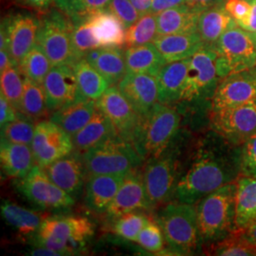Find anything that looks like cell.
Instances as JSON below:
<instances>
[{
	"instance_id": "cell-1",
	"label": "cell",
	"mask_w": 256,
	"mask_h": 256,
	"mask_svg": "<svg viewBox=\"0 0 256 256\" xmlns=\"http://www.w3.org/2000/svg\"><path fill=\"white\" fill-rule=\"evenodd\" d=\"M220 136L202 147L187 172L178 180L174 198L194 204L220 187L236 182L241 174L240 148Z\"/></svg>"
},
{
	"instance_id": "cell-2",
	"label": "cell",
	"mask_w": 256,
	"mask_h": 256,
	"mask_svg": "<svg viewBox=\"0 0 256 256\" xmlns=\"http://www.w3.org/2000/svg\"><path fill=\"white\" fill-rule=\"evenodd\" d=\"M236 182L226 184L198 203L196 209L200 243L214 244L236 230Z\"/></svg>"
},
{
	"instance_id": "cell-3",
	"label": "cell",
	"mask_w": 256,
	"mask_h": 256,
	"mask_svg": "<svg viewBox=\"0 0 256 256\" xmlns=\"http://www.w3.org/2000/svg\"><path fill=\"white\" fill-rule=\"evenodd\" d=\"M180 124V114L172 104L156 102L146 115L140 116L131 138L144 160L162 155L176 137Z\"/></svg>"
},
{
	"instance_id": "cell-4",
	"label": "cell",
	"mask_w": 256,
	"mask_h": 256,
	"mask_svg": "<svg viewBox=\"0 0 256 256\" xmlns=\"http://www.w3.org/2000/svg\"><path fill=\"white\" fill-rule=\"evenodd\" d=\"M94 236V225L84 216H46L36 236L34 246L50 248L58 256H72L81 250Z\"/></svg>"
},
{
	"instance_id": "cell-5",
	"label": "cell",
	"mask_w": 256,
	"mask_h": 256,
	"mask_svg": "<svg viewBox=\"0 0 256 256\" xmlns=\"http://www.w3.org/2000/svg\"><path fill=\"white\" fill-rule=\"evenodd\" d=\"M164 236L168 252L174 254H192L200 244L196 209L192 204L169 202L158 218Z\"/></svg>"
},
{
	"instance_id": "cell-6",
	"label": "cell",
	"mask_w": 256,
	"mask_h": 256,
	"mask_svg": "<svg viewBox=\"0 0 256 256\" xmlns=\"http://www.w3.org/2000/svg\"><path fill=\"white\" fill-rule=\"evenodd\" d=\"M86 173L92 174H128L136 170L144 158L134 144L120 136L111 138L82 154Z\"/></svg>"
},
{
	"instance_id": "cell-7",
	"label": "cell",
	"mask_w": 256,
	"mask_h": 256,
	"mask_svg": "<svg viewBox=\"0 0 256 256\" xmlns=\"http://www.w3.org/2000/svg\"><path fill=\"white\" fill-rule=\"evenodd\" d=\"M36 43L42 48L52 66H74L79 59L72 44V22L64 12L54 8L40 14Z\"/></svg>"
},
{
	"instance_id": "cell-8",
	"label": "cell",
	"mask_w": 256,
	"mask_h": 256,
	"mask_svg": "<svg viewBox=\"0 0 256 256\" xmlns=\"http://www.w3.org/2000/svg\"><path fill=\"white\" fill-rule=\"evenodd\" d=\"M218 54L220 78L256 66V43L250 32L238 25L228 28L212 46Z\"/></svg>"
},
{
	"instance_id": "cell-9",
	"label": "cell",
	"mask_w": 256,
	"mask_h": 256,
	"mask_svg": "<svg viewBox=\"0 0 256 256\" xmlns=\"http://www.w3.org/2000/svg\"><path fill=\"white\" fill-rule=\"evenodd\" d=\"M218 54L204 46L190 58L182 101L188 102L212 100L221 78L216 68Z\"/></svg>"
},
{
	"instance_id": "cell-10",
	"label": "cell",
	"mask_w": 256,
	"mask_h": 256,
	"mask_svg": "<svg viewBox=\"0 0 256 256\" xmlns=\"http://www.w3.org/2000/svg\"><path fill=\"white\" fill-rule=\"evenodd\" d=\"M142 180L150 209L169 202L178 182V160L169 149L162 155L147 160Z\"/></svg>"
},
{
	"instance_id": "cell-11",
	"label": "cell",
	"mask_w": 256,
	"mask_h": 256,
	"mask_svg": "<svg viewBox=\"0 0 256 256\" xmlns=\"http://www.w3.org/2000/svg\"><path fill=\"white\" fill-rule=\"evenodd\" d=\"M16 186L28 202L42 210H66L75 204L74 198L58 187L38 164L25 178L18 180Z\"/></svg>"
},
{
	"instance_id": "cell-12",
	"label": "cell",
	"mask_w": 256,
	"mask_h": 256,
	"mask_svg": "<svg viewBox=\"0 0 256 256\" xmlns=\"http://www.w3.org/2000/svg\"><path fill=\"white\" fill-rule=\"evenodd\" d=\"M210 126L230 144L239 146L256 135V102L212 110Z\"/></svg>"
},
{
	"instance_id": "cell-13",
	"label": "cell",
	"mask_w": 256,
	"mask_h": 256,
	"mask_svg": "<svg viewBox=\"0 0 256 256\" xmlns=\"http://www.w3.org/2000/svg\"><path fill=\"white\" fill-rule=\"evenodd\" d=\"M36 164L45 168L74 151L72 136L52 120H41L36 126L30 144Z\"/></svg>"
},
{
	"instance_id": "cell-14",
	"label": "cell",
	"mask_w": 256,
	"mask_h": 256,
	"mask_svg": "<svg viewBox=\"0 0 256 256\" xmlns=\"http://www.w3.org/2000/svg\"><path fill=\"white\" fill-rule=\"evenodd\" d=\"M256 102V66L221 79L212 99V110Z\"/></svg>"
},
{
	"instance_id": "cell-15",
	"label": "cell",
	"mask_w": 256,
	"mask_h": 256,
	"mask_svg": "<svg viewBox=\"0 0 256 256\" xmlns=\"http://www.w3.org/2000/svg\"><path fill=\"white\" fill-rule=\"evenodd\" d=\"M2 22L6 27L10 58L14 64L19 66L22 59L36 44L40 18L25 12L5 16Z\"/></svg>"
},
{
	"instance_id": "cell-16",
	"label": "cell",
	"mask_w": 256,
	"mask_h": 256,
	"mask_svg": "<svg viewBox=\"0 0 256 256\" xmlns=\"http://www.w3.org/2000/svg\"><path fill=\"white\" fill-rule=\"evenodd\" d=\"M116 128L120 137L131 142L140 116L116 86H110L96 101Z\"/></svg>"
},
{
	"instance_id": "cell-17",
	"label": "cell",
	"mask_w": 256,
	"mask_h": 256,
	"mask_svg": "<svg viewBox=\"0 0 256 256\" xmlns=\"http://www.w3.org/2000/svg\"><path fill=\"white\" fill-rule=\"evenodd\" d=\"M43 86L48 111L54 112L77 99V80L74 66H52L46 74Z\"/></svg>"
},
{
	"instance_id": "cell-18",
	"label": "cell",
	"mask_w": 256,
	"mask_h": 256,
	"mask_svg": "<svg viewBox=\"0 0 256 256\" xmlns=\"http://www.w3.org/2000/svg\"><path fill=\"white\" fill-rule=\"evenodd\" d=\"M44 169L50 178L74 200L81 194L88 173L80 152L75 150Z\"/></svg>"
},
{
	"instance_id": "cell-19",
	"label": "cell",
	"mask_w": 256,
	"mask_h": 256,
	"mask_svg": "<svg viewBox=\"0 0 256 256\" xmlns=\"http://www.w3.org/2000/svg\"><path fill=\"white\" fill-rule=\"evenodd\" d=\"M118 88L140 116H144L158 102L156 78L146 74L128 72Z\"/></svg>"
},
{
	"instance_id": "cell-20",
	"label": "cell",
	"mask_w": 256,
	"mask_h": 256,
	"mask_svg": "<svg viewBox=\"0 0 256 256\" xmlns=\"http://www.w3.org/2000/svg\"><path fill=\"white\" fill-rule=\"evenodd\" d=\"M144 209H150V205L147 202L142 174L134 170L124 176L119 191L106 210V216L114 220L124 214Z\"/></svg>"
},
{
	"instance_id": "cell-21",
	"label": "cell",
	"mask_w": 256,
	"mask_h": 256,
	"mask_svg": "<svg viewBox=\"0 0 256 256\" xmlns=\"http://www.w3.org/2000/svg\"><path fill=\"white\" fill-rule=\"evenodd\" d=\"M124 178V174H92L86 185L84 203L88 209L106 212Z\"/></svg>"
},
{
	"instance_id": "cell-22",
	"label": "cell",
	"mask_w": 256,
	"mask_h": 256,
	"mask_svg": "<svg viewBox=\"0 0 256 256\" xmlns=\"http://www.w3.org/2000/svg\"><path fill=\"white\" fill-rule=\"evenodd\" d=\"M202 10V8L189 3L165 10L156 14L158 34L168 36L198 32V23Z\"/></svg>"
},
{
	"instance_id": "cell-23",
	"label": "cell",
	"mask_w": 256,
	"mask_h": 256,
	"mask_svg": "<svg viewBox=\"0 0 256 256\" xmlns=\"http://www.w3.org/2000/svg\"><path fill=\"white\" fill-rule=\"evenodd\" d=\"M189 63L190 58L170 62L160 70L156 76L160 102L173 104L176 102L182 101Z\"/></svg>"
},
{
	"instance_id": "cell-24",
	"label": "cell",
	"mask_w": 256,
	"mask_h": 256,
	"mask_svg": "<svg viewBox=\"0 0 256 256\" xmlns=\"http://www.w3.org/2000/svg\"><path fill=\"white\" fill-rule=\"evenodd\" d=\"M84 58L108 81L110 86L119 84L128 74L126 52L122 48L101 46L90 52Z\"/></svg>"
},
{
	"instance_id": "cell-25",
	"label": "cell",
	"mask_w": 256,
	"mask_h": 256,
	"mask_svg": "<svg viewBox=\"0 0 256 256\" xmlns=\"http://www.w3.org/2000/svg\"><path fill=\"white\" fill-rule=\"evenodd\" d=\"M34 162L30 146L14 144L1 138L0 164L6 176L16 180L23 178L32 171Z\"/></svg>"
},
{
	"instance_id": "cell-26",
	"label": "cell",
	"mask_w": 256,
	"mask_h": 256,
	"mask_svg": "<svg viewBox=\"0 0 256 256\" xmlns=\"http://www.w3.org/2000/svg\"><path fill=\"white\" fill-rule=\"evenodd\" d=\"M153 43L167 63L191 58L205 46L198 32L158 36Z\"/></svg>"
},
{
	"instance_id": "cell-27",
	"label": "cell",
	"mask_w": 256,
	"mask_h": 256,
	"mask_svg": "<svg viewBox=\"0 0 256 256\" xmlns=\"http://www.w3.org/2000/svg\"><path fill=\"white\" fill-rule=\"evenodd\" d=\"M118 132L110 118L97 108L92 120L72 136L74 149L84 153L88 149L111 138L117 137Z\"/></svg>"
},
{
	"instance_id": "cell-28",
	"label": "cell",
	"mask_w": 256,
	"mask_h": 256,
	"mask_svg": "<svg viewBox=\"0 0 256 256\" xmlns=\"http://www.w3.org/2000/svg\"><path fill=\"white\" fill-rule=\"evenodd\" d=\"M96 110L97 104L95 100L77 99L55 110L50 116V120L72 136L92 120Z\"/></svg>"
},
{
	"instance_id": "cell-29",
	"label": "cell",
	"mask_w": 256,
	"mask_h": 256,
	"mask_svg": "<svg viewBox=\"0 0 256 256\" xmlns=\"http://www.w3.org/2000/svg\"><path fill=\"white\" fill-rule=\"evenodd\" d=\"M88 19L101 46L122 48L126 45V28L108 10L95 12Z\"/></svg>"
},
{
	"instance_id": "cell-30",
	"label": "cell",
	"mask_w": 256,
	"mask_h": 256,
	"mask_svg": "<svg viewBox=\"0 0 256 256\" xmlns=\"http://www.w3.org/2000/svg\"><path fill=\"white\" fill-rule=\"evenodd\" d=\"M238 25L224 8V5L203 10L198 18V32L204 45L214 46L221 36L230 27Z\"/></svg>"
},
{
	"instance_id": "cell-31",
	"label": "cell",
	"mask_w": 256,
	"mask_h": 256,
	"mask_svg": "<svg viewBox=\"0 0 256 256\" xmlns=\"http://www.w3.org/2000/svg\"><path fill=\"white\" fill-rule=\"evenodd\" d=\"M126 63L128 72L150 74L156 77L167 61L152 42L128 48L126 50Z\"/></svg>"
},
{
	"instance_id": "cell-32",
	"label": "cell",
	"mask_w": 256,
	"mask_h": 256,
	"mask_svg": "<svg viewBox=\"0 0 256 256\" xmlns=\"http://www.w3.org/2000/svg\"><path fill=\"white\" fill-rule=\"evenodd\" d=\"M236 196V226L243 230L256 220V176L238 178Z\"/></svg>"
},
{
	"instance_id": "cell-33",
	"label": "cell",
	"mask_w": 256,
	"mask_h": 256,
	"mask_svg": "<svg viewBox=\"0 0 256 256\" xmlns=\"http://www.w3.org/2000/svg\"><path fill=\"white\" fill-rule=\"evenodd\" d=\"M74 68L78 88L77 99L97 101L110 88L108 81L96 70L86 58L79 60Z\"/></svg>"
},
{
	"instance_id": "cell-34",
	"label": "cell",
	"mask_w": 256,
	"mask_h": 256,
	"mask_svg": "<svg viewBox=\"0 0 256 256\" xmlns=\"http://www.w3.org/2000/svg\"><path fill=\"white\" fill-rule=\"evenodd\" d=\"M1 216L20 236L34 238L45 218L32 210H28L16 203L4 202L1 205Z\"/></svg>"
},
{
	"instance_id": "cell-35",
	"label": "cell",
	"mask_w": 256,
	"mask_h": 256,
	"mask_svg": "<svg viewBox=\"0 0 256 256\" xmlns=\"http://www.w3.org/2000/svg\"><path fill=\"white\" fill-rule=\"evenodd\" d=\"M18 112L32 122L46 117L50 111L46 106V93L43 84L25 77Z\"/></svg>"
},
{
	"instance_id": "cell-36",
	"label": "cell",
	"mask_w": 256,
	"mask_h": 256,
	"mask_svg": "<svg viewBox=\"0 0 256 256\" xmlns=\"http://www.w3.org/2000/svg\"><path fill=\"white\" fill-rule=\"evenodd\" d=\"M18 66L24 77L43 84L52 64L42 48L36 43L22 59Z\"/></svg>"
},
{
	"instance_id": "cell-37",
	"label": "cell",
	"mask_w": 256,
	"mask_h": 256,
	"mask_svg": "<svg viewBox=\"0 0 256 256\" xmlns=\"http://www.w3.org/2000/svg\"><path fill=\"white\" fill-rule=\"evenodd\" d=\"M158 36L156 14L149 12L140 16L136 23L126 28V45L128 48L146 45L152 43Z\"/></svg>"
},
{
	"instance_id": "cell-38",
	"label": "cell",
	"mask_w": 256,
	"mask_h": 256,
	"mask_svg": "<svg viewBox=\"0 0 256 256\" xmlns=\"http://www.w3.org/2000/svg\"><path fill=\"white\" fill-rule=\"evenodd\" d=\"M110 0H55L54 7L76 22L108 8Z\"/></svg>"
},
{
	"instance_id": "cell-39",
	"label": "cell",
	"mask_w": 256,
	"mask_h": 256,
	"mask_svg": "<svg viewBox=\"0 0 256 256\" xmlns=\"http://www.w3.org/2000/svg\"><path fill=\"white\" fill-rule=\"evenodd\" d=\"M1 94L7 101L18 111L24 88V75L18 66L12 64L4 72H0Z\"/></svg>"
},
{
	"instance_id": "cell-40",
	"label": "cell",
	"mask_w": 256,
	"mask_h": 256,
	"mask_svg": "<svg viewBox=\"0 0 256 256\" xmlns=\"http://www.w3.org/2000/svg\"><path fill=\"white\" fill-rule=\"evenodd\" d=\"M72 44L78 59L81 60L95 48H101L100 43L94 36L92 25L88 18L72 22Z\"/></svg>"
},
{
	"instance_id": "cell-41",
	"label": "cell",
	"mask_w": 256,
	"mask_h": 256,
	"mask_svg": "<svg viewBox=\"0 0 256 256\" xmlns=\"http://www.w3.org/2000/svg\"><path fill=\"white\" fill-rule=\"evenodd\" d=\"M149 221L146 216L138 212H131L114 220L112 232L122 239L136 241L138 234Z\"/></svg>"
},
{
	"instance_id": "cell-42",
	"label": "cell",
	"mask_w": 256,
	"mask_h": 256,
	"mask_svg": "<svg viewBox=\"0 0 256 256\" xmlns=\"http://www.w3.org/2000/svg\"><path fill=\"white\" fill-rule=\"evenodd\" d=\"M240 230H236L227 238L214 244V254L225 256H256V248L243 238Z\"/></svg>"
},
{
	"instance_id": "cell-43",
	"label": "cell",
	"mask_w": 256,
	"mask_h": 256,
	"mask_svg": "<svg viewBox=\"0 0 256 256\" xmlns=\"http://www.w3.org/2000/svg\"><path fill=\"white\" fill-rule=\"evenodd\" d=\"M32 122L23 115L20 118L18 117L14 120L1 126V138L14 144L30 146L36 132V126Z\"/></svg>"
},
{
	"instance_id": "cell-44",
	"label": "cell",
	"mask_w": 256,
	"mask_h": 256,
	"mask_svg": "<svg viewBox=\"0 0 256 256\" xmlns=\"http://www.w3.org/2000/svg\"><path fill=\"white\" fill-rule=\"evenodd\" d=\"M136 241L140 247L150 252L158 254L164 250V236L158 222L150 220L140 230Z\"/></svg>"
},
{
	"instance_id": "cell-45",
	"label": "cell",
	"mask_w": 256,
	"mask_h": 256,
	"mask_svg": "<svg viewBox=\"0 0 256 256\" xmlns=\"http://www.w3.org/2000/svg\"><path fill=\"white\" fill-rule=\"evenodd\" d=\"M106 9L115 14L126 28L131 27L140 18L130 0H110Z\"/></svg>"
},
{
	"instance_id": "cell-46",
	"label": "cell",
	"mask_w": 256,
	"mask_h": 256,
	"mask_svg": "<svg viewBox=\"0 0 256 256\" xmlns=\"http://www.w3.org/2000/svg\"><path fill=\"white\" fill-rule=\"evenodd\" d=\"M241 174L256 176V135L250 138L240 148Z\"/></svg>"
},
{
	"instance_id": "cell-47",
	"label": "cell",
	"mask_w": 256,
	"mask_h": 256,
	"mask_svg": "<svg viewBox=\"0 0 256 256\" xmlns=\"http://www.w3.org/2000/svg\"><path fill=\"white\" fill-rule=\"evenodd\" d=\"M224 8L238 26L243 28L250 14L252 3L250 0H226Z\"/></svg>"
},
{
	"instance_id": "cell-48",
	"label": "cell",
	"mask_w": 256,
	"mask_h": 256,
	"mask_svg": "<svg viewBox=\"0 0 256 256\" xmlns=\"http://www.w3.org/2000/svg\"><path fill=\"white\" fill-rule=\"evenodd\" d=\"M18 110H16L7 99L1 94L0 95V126H3L10 122L18 118Z\"/></svg>"
},
{
	"instance_id": "cell-49",
	"label": "cell",
	"mask_w": 256,
	"mask_h": 256,
	"mask_svg": "<svg viewBox=\"0 0 256 256\" xmlns=\"http://www.w3.org/2000/svg\"><path fill=\"white\" fill-rule=\"evenodd\" d=\"M16 2L23 7L34 10L39 14H42L54 6L55 0H16Z\"/></svg>"
},
{
	"instance_id": "cell-50",
	"label": "cell",
	"mask_w": 256,
	"mask_h": 256,
	"mask_svg": "<svg viewBox=\"0 0 256 256\" xmlns=\"http://www.w3.org/2000/svg\"><path fill=\"white\" fill-rule=\"evenodd\" d=\"M187 3H189V0H153L151 12L158 14L165 10L174 8Z\"/></svg>"
},
{
	"instance_id": "cell-51",
	"label": "cell",
	"mask_w": 256,
	"mask_h": 256,
	"mask_svg": "<svg viewBox=\"0 0 256 256\" xmlns=\"http://www.w3.org/2000/svg\"><path fill=\"white\" fill-rule=\"evenodd\" d=\"M252 3V12L248 16V19L246 22V24L243 26L242 28L246 30L250 34H256V0H250Z\"/></svg>"
},
{
	"instance_id": "cell-52",
	"label": "cell",
	"mask_w": 256,
	"mask_h": 256,
	"mask_svg": "<svg viewBox=\"0 0 256 256\" xmlns=\"http://www.w3.org/2000/svg\"><path fill=\"white\" fill-rule=\"evenodd\" d=\"M140 16L151 12L153 0H130Z\"/></svg>"
},
{
	"instance_id": "cell-53",
	"label": "cell",
	"mask_w": 256,
	"mask_h": 256,
	"mask_svg": "<svg viewBox=\"0 0 256 256\" xmlns=\"http://www.w3.org/2000/svg\"><path fill=\"white\" fill-rule=\"evenodd\" d=\"M243 238L247 240L250 244L256 248V220L250 226L243 230H240Z\"/></svg>"
},
{
	"instance_id": "cell-54",
	"label": "cell",
	"mask_w": 256,
	"mask_h": 256,
	"mask_svg": "<svg viewBox=\"0 0 256 256\" xmlns=\"http://www.w3.org/2000/svg\"><path fill=\"white\" fill-rule=\"evenodd\" d=\"M226 0H189V4L198 6L203 10L224 5Z\"/></svg>"
},
{
	"instance_id": "cell-55",
	"label": "cell",
	"mask_w": 256,
	"mask_h": 256,
	"mask_svg": "<svg viewBox=\"0 0 256 256\" xmlns=\"http://www.w3.org/2000/svg\"><path fill=\"white\" fill-rule=\"evenodd\" d=\"M14 64V61L10 58L9 50H0V72L7 70L10 66Z\"/></svg>"
},
{
	"instance_id": "cell-56",
	"label": "cell",
	"mask_w": 256,
	"mask_h": 256,
	"mask_svg": "<svg viewBox=\"0 0 256 256\" xmlns=\"http://www.w3.org/2000/svg\"><path fill=\"white\" fill-rule=\"evenodd\" d=\"M252 34V37H254V41H256V34Z\"/></svg>"
}]
</instances>
